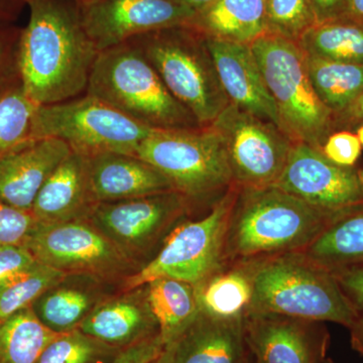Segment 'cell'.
<instances>
[{
    "label": "cell",
    "instance_id": "1",
    "mask_svg": "<svg viewBox=\"0 0 363 363\" xmlns=\"http://www.w3.org/2000/svg\"><path fill=\"white\" fill-rule=\"evenodd\" d=\"M18 69L28 96L39 105L84 94L98 50L86 33L79 0H25Z\"/></svg>",
    "mask_w": 363,
    "mask_h": 363
},
{
    "label": "cell",
    "instance_id": "2",
    "mask_svg": "<svg viewBox=\"0 0 363 363\" xmlns=\"http://www.w3.org/2000/svg\"><path fill=\"white\" fill-rule=\"evenodd\" d=\"M238 188L227 226L224 266L302 252L350 211H324L276 186Z\"/></svg>",
    "mask_w": 363,
    "mask_h": 363
},
{
    "label": "cell",
    "instance_id": "3",
    "mask_svg": "<svg viewBox=\"0 0 363 363\" xmlns=\"http://www.w3.org/2000/svg\"><path fill=\"white\" fill-rule=\"evenodd\" d=\"M252 279L247 312L274 313L350 328L354 310L335 276L302 252L245 262Z\"/></svg>",
    "mask_w": 363,
    "mask_h": 363
},
{
    "label": "cell",
    "instance_id": "4",
    "mask_svg": "<svg viewBox=\"0 0 363 363\" xmlns=\"http://www.w3.org/2000/svg\"><path fill=\"white\" fill-rule=\"evenodd\" d=\"M85 93L152 130L200 128L133 40L98 52Z\"/></svg>",
    "mask_w": 363,
    "mask_h": 363
},
{
    "label": "cell",
    "instance_id": "5",
    "mask_svg": "<svg viewBox=\"0 0 363 363\" xmlns=\"http://www.w3.org/2000/svg\"><path fill=\"white\" fill-rule=\"evenodd\" d=\"M133 40L169 92L193 114L200 126L211 125L230 104L205 35L192 26L162 28Z\"/></svg>",
    "mask_w": 363,
    "mask_h": 363
},
{
    "label": "cell",
    "instance_id": "6",
    "mask_svg": "<svg viewBox=\"0 0 363 363\" xmlns=\"http://www.w3.org/2000/svg\"><path fill=\"white\" fill-rule=\"evenodd\" d=\"M250 48L278 108L281 130L293 142L321 150L333 112L313 87L302 48L297 40L269 32Z\"/></svg>",
    "mask_w": 363,
    "mask_h": 363
},
{
    "label": "cell",
    "instance_id": "7",
    "mask_svg": "<svg viewBox=\"0 0 363 363\" xmlns=\"http://www.w3.org/2000/svg\"><path fill=\"white\" fill-rule=\"evenodd\" d=\"M135 156L161 172L191 202L224 194L234 185L223 140L211 125L155 130Z\"/></svg>",
    "mask_w": 363,
    "mask_h": 363
},
{
    "label": "cell",
    "instance_id": "8",
    "mask_svg": "<svg viewBox=\"0 0 363 363\" xmlns=\"http://www.w3.org/2000/svg\"><path fill=\"white\" fill-rule=\"evenodd\" d=\"M238 186L217 199L211 211L172 230L161 250L145 266L125 277L123 291L135 290L157 279H173L197 286L224 266V245Z\"/></svg>",
    "mask_w": 363,
    "mask_h": 363
},
{
    "label": "cell",
    "instance_id": "9",
    "mask_svg": "<svg viewBox=\"0 0 363 363\" xmlns=\"http://www.w3.org/2000/svg\"><path fill=\"white\" fill-rule=\"evenodd\" d=\"M154 130L86 93L59 104L40 105L33 123V138L63 140L72 152L84 157L135 155Z\"/></svg>",
    "mask_w": 363,
    "mask_h": 363
},
{
    "label": "cell",
    "instance_id": "10",
    "mask_svg": "<svg viewBox=\"0 0 363 363\" xmlns=\"http://www.w3.org/2000/svg\"><path fill=\"white\" fill-rule=\"evenodd\" d=\"M211 126L223 140L234 185L274 186L295 142L271 121L231 104Z\"/></svg>",
    "mask_w": 363,
    "mask_h": 363
},
{
    "label": "cell",
    "instance_id": "11",
    "mask_svg": "<svg viewBox=\"0 0 363 363\" xmlns=\"http://www.w3.org/2000/svg\"><path fill=\"white\" fill-rule=\"evenodd\" d=\"M191 201L177 191L97 203L88 221L131 262L150 252L190 210Z\"/></svg>",
    "mask_w": 363,
    "mask_h": 363
},
{
    "label": "cell",
    "instance_id": "12",
    "mask_svg": "<svg viewBox=\"0 0 363 363\" xmlns=\"http://www.w3.org/2000/svg\"><path fill=\"white\" fill-rule=\"evenodd\" d=\"M23 247L38 262L65 274H88L106 279L135 267V262L88 220L38 222Z\"/></svg>",
    "mask_w": 363,
    "mask_h": 363
},
{
    "label": "cell",
    "instance_id": "13",
    "mask_svg": "<svg viewBox=\"0 0 363 363\" xmlns=\"http://www.w3.org/2000/svg\"><path fill=\"white\" fill-rule=\"evenodd\" d=\"M81 18L98 51L162 28L188 25L195 11L173 0H81Z\"/></svg>",
    "mask_w": 363,
    "mask_h": 363
},
{
    "label": "cell",
    "instance_id": "14",
    "mask_svg": "<svg viewBox=\"0 0 363 363\" xmlns=\"http://www.w3.org/2000/svg\"><path fill=\"white\" fill-rule=\"evenodd\" d=\"M274 186L324 211L343 212L363 205L357 172L334 164L321 150L305 143H294Z\"/></svg>",
    "mask_w": 363,
    "mask_h": 363
},
{
    "label": "cell",
    "instance_id": "15",
    "mask_svg": "<svg viewBox=\"0 0 363 363\" xmlns=\"http://www.w3.org/2000/svg\"><path fill=\"white\" fill-rule=\"evenodd\" d=\"M243 329L253 363H335L327 357L331 337L324 322L247 312Z\"/></svg>",
    "mask_w": 363,
    "mask_h": 363
},
{
    "label": "cell",
    "instance_id": "16",
    "mask_svg": "<svg viewBox=\"0 0 363 363\" xmlns=\"http://www.w3.org/2000/svg\"><path fill=\"white\" fill-rule=\"evenodd\" d=\"M224 92L231 104L281 130L277 105L250 45L205 37Z\"/></svg>",
    "mask_w": 363,
    "mask_h": 363
},
{
    "label": "cell",
    "instance_id": "17",
    "mask_svg": "<svg viewBox=\"0 0 363 363\" xmlns=\"http://www.w3.org/2000/svg\"><path fill=\"white\" fill-rule=\"evenodd\" d=\"M72 152L57 138H35L0 157V203L32 212L35 198Z\"/></svg>",
    "mask_w": 363,
    "mask_h": 363
},
{
    "label": "cell",
    "instance_id": "18",
    "mask_svg": "<svg viewBox=\"0 0 363 363\" xmlns=\"http://www.w3.org/2000/svg\"><path fill=\"white\" fill-rule=\"evenodd\" d=\"M86 161L91 193L96 203L175 191L161 172L135 155L105 152L86 157Z\"/></svg>",
    "mask_w": 363,
    "mask_h": 363
},
{
    "label": "cell",
    "instance_id": "19",
    "mask_svg": "<svg viewBox=\"0 0 363 363\" xmlns=\"http://www.w3.org/2000/svg\"><path fill=\"white\" fill-rule=\"evenodd\" d=\"M79 329L118 350L160 334L145 286L107 297L85 318Z\"/></svg>",
    "mask_w": 363,
    "mask_h": 363
},
{
    "label": "cell",
    "instance_id": "20",
    "mask_svg": "<svg viewBox=\"0 0 363 363\" xmlns=\"http://www.w3.org/2000/svg\"><path fill=\"white\" fill-rule=\"evenodd\" d=\"M96 204L90 190L86 157L71 152L40 189L32 213L42 223L88 220Z\"/></svg>",
    "mask_w": 363,
    "mask_h": 363
},
{
    "label": "cell",
    "instance_id": "21",
    "mask_svg": "<svg viewBox=\"0 0 363 363\" xmlns=\"http://www.w3.org/2000/svg\"><path fill=\"white\" fill-rule=\"evenodd\" d=\"M243 318L224 319L200 311L176 343L172 363H248Z\"/></svg>",
    "mask_w": 363,
    "mask_h": 363
},
{
    "label": "cell",
    "instance_id": "22",
    "mask_svg": "<svg viewBox=\"0 0 363 363\" xmlns=\"http://www.w3.org/2000/svg\"><path fill=\"white\" fill-rule=\"evenodd\" d=\"M105 279L88 274H69L32 305L35 316L57 333L78 329L85 318L107 298Z\"/></svg>",
    "mask_w": 363,
    "mask_h": 363
},
{
    "label": "cell",
    "instance_id": "23",
    "mask_svg": "<svg viewBox=\"0 0 363 363\" xmlns=\"http://www.w3.org/2000/svg\"><path fill=\"white\" fill-rule=\"evenodd\" d=\"M188 26L205 37L250 45L267 32L266 0H214Z\"/></svg>",
    "mask_w": 363,
    "mask_h": 363
},
{
    "label": "cell",
    "instance_id": "24",
    "mask_svg": "<svg viewBox=\"0 0 363 363\" xmlns=\"http://www.w3.org/2000/svg\"><path fill=\"white\" fill-rule=\"evenodd\" d=\"M302 252L331 272L363 269V205L331 222Z\"/></svg>",
    "mask_w": 363,
    "mask_h": 363
},
{
    "label": "cell",
    "instance_id": "25",
    "mask_svg": "<svg viewBox=\"0 0 363 363\" xmlns=\"http://www.w3.org/2000/svg\"><path fill=\"white\" fill-rule=\"evenodd\" d=\"M145 286L164 347L176 345L200 313L195 286L166 278L154 279Z\"/></svg>",
    "mask_w": 363,
    "mask_h": 363
},
{
    "label": "cell",
    "instance_id": "26",
    "mask_svg": "<svg viewBox=\"0 0 363 363\" xmlns=\"http://www.w3.org/2000/svg\"><path fill=\"white\" fill-rule=\"evenodd\" d=\"M195 286L200 311L210 316L243 318L252 300V279L247 264H225Z\"/></svg>",
    "mask_w": 363,
    "mask_h": 363
},
{
    "label": "cell",
    "instance_id": "27",
    "mask_svg": "<svg viewBox=\"0 0 363 363\" xmlns=\"http://www.w3.org/2000/svg\"><path fill=\"white\" fill-rule=\"evenodd\" d=\"M308 72L318 96L332 112L347 111L363 94V64L307 56Z\"/></svg>",
    "mask_w": 363,
    "mask_h": 363
},
{
    "label": "cell",
    "instance_id": "28",
    "mask_svg": "<svg viewBox=\"0 0 363 363\" xmlns=\"http://www.w3.org/2000/svg\"><path fill=\"white\" fill-rule=\"evenodd\" d=\"M298 43L307 56L363 64V25L347 18L317 23Z\"/></svg>",
    "mask_w": 363,
    "mask_h": 363
},
{
    "label": "cell",
    "instance_id": "29",
    "mask_svg": "<svg viewBox=\"0 0 363 363\" xmlns=\"http://www.w3.org/2000/svg\"><path fill=\"white\" fill-rule=\"evenodd\" d=\"M59 334L26 308L0 321V363H35Z\"/></svg>",
    "mask_w": 363,
    "mask_h": 363
},
{
    "label": "cell",
    "instance_id": "30",
    "mask_svg": "<svg viewBox=\"0 0 363 363\" xmlns=\"http://www.w3.org/2000/svg\"><path fill=\"white\" fill-rule=\"evenodd\" d=\"M39 106L28 96L21 78L0 92V157L35 140L33 123Z\"/></svg>",
    "mask_w": 363,
    "mask_h": 363
},
{
    "label": "cell",
    "instance_id": "31",
    "mask_svg": "<svg viewBox=\"0 0 363 363\" xmlns=\"http://www.w3.org/2000/svg\"><path fill=\"white\" fill-rule=\"evenodd\" d=\"M65 272L38 262L0 284V321L32 307L45 291L60 283Z\"/></svg>",
    "mask_w": 363,
    "mask_h": 363
},
{
    "label": "cell",
    "instance_id": "32",
    "mask_svg": "<svg viewBox=\"0 0 363 363\" xmlns=\"http://www.w3.org/2000/svg\"><path fill=\"white\" fill-rule=\"evenodd\" d=\"M121 350L78 328L60 333L35 363H111Z\"/></svg>",
    "mask_w": 363,
    "mask_h": 363
},
{
    "label": "cell",
    "instance_id": "33",
    "mask_svg": "<svg viewBox=\"0 0 363 363\" xmlns=\"http://www.w3.org/2000/svg\"><path fill=\"white\" fill-rule=\"evenodd\" d=\"M317 25L310 0H266L267 32L297 40Z\"/></svg>",
    "mask_w": 363,
    "mask_h": 363
},
{
    "label": "cell",
    "instance_id": "34",
    "mask_svg": "<svg viewBox=\"0 0 363 363\" xmlns=\"http://www.w3.org/2000/svg\"><path fill=\"white\" fill-rule=\"evenodd\" d=\"M332 274L354 310V319L348 328L350 344L352 350L363 357V269H346Z\"/></svg>",
    "mask_w": 363,
    "mask_h": 363
},
{
    "label": "cell",
    "instance_id": "35",
    "mask_svg": "<svg viewBox=\"0 0 363 363\" xmlns=\"http://www.w3.org/2000/svg\"><path fill=\"white\" fill-rule=\"evenodd\" d=\"M38 222L32 212L23 211L0 203V247H23Z\"/></svg>",
    "mask_w": 363,
    "mask_h": 363
},
{
    "label": "cell",
    "instance_id": "36",
    "mask_svg": "<svg viewBox=\"0 0 363 363\" xmlns=\"http://www.w3.org/2000/svg\"><path fill=\"white\" fill-rule=\"evenodd\" d=\"M21 28L16 25L0 26V92L20 77L18 44Z\"/></svg>",
    "mask_w": 363,
    "mask_h": 363
},
{
    "label": "cell",
    "instance_id": "37",
    "mask_svg": "<svg viewBox=\"0 0 363 363\" xmlns=\"http://www.w3.org/2000/svg\"><path fill=\"white\" fill-rule=\"evenodd\" d=\"M362 147L357 135L350 131H340L326 138L321 152L334 164L350 168L362 154Z\"/></svg>",
    "mask_w": 363,
    "mask_h": 363
},
{
    "label": "cell",
    "instance_id": "38",
    "mask_svg": "<svg viewBox=\"0 0 363 363\" xmlns=\"http://www.w3.org/2000/svg\"><path fill=\"white\" fill-rule=\"evenodd\" d=\"M166 350L161 335L145 339L119 351L111 363H152Z\"/></svg>",
    "mask_w": 363,
    "mask_h": 363
},
{
    "label": "cell",
    "instance_id": "39",
    "mask_svg": "<svg viewBox=\"0 0 363 363\" xmlns=\"http://www.w3.org/2000/svg\"><path fill=\"white\" fill-rule=\"evenodd\" d=\"M37 262L25 247L2 245L0 247V284Z\"/></svg>",
    "mask_w": 363,
    "mask_h": 363
},
{
    "label": "cell",
    "instance_id": "40",
    "mask_svg": "<svg viewBox=\"0 0 363 363\" xmlns=\"http://www.w3.org/2000/svg\"><path fill=\"white\" fill-rule=\"evenodd\" d=\"M317 23L344 18L346 0H310Z\"/></svg>",
    "mask_w": 363,
    "mask_h": 363
},
{
    "label": "cell",
    "instance_id": "41",
    "mask_svg": "<svg viewBox=\"0 0 363 363\" xmlns=\"http://www.w3.org/2000/svg\"><path fill=\"white\" fill-rule=\"evenodd\" d=\"M25 6V0H0V26L14 25Z\"/></svg>",
    "mask_w": 363,
    "mask_h": 363
},
{
    "label": "cell",
    "instance_id": "42",
    "mask_svg": "<svg viewBox=\"0 0 363 363\" xmlns=\"http://www.w3.org/2000/svg\"><path fill=\"white\" fill-rule=\"evenodd\" d=\"M344 18L357 21L363 25V0H346Z\"/></svg>",
    "mask_w": 363,
    "mask_h": 363
},
{
    "label": "cell",
    "instance_id": "43",
    "mask_svg": "<svg viewBox=\"0 0 363 363\" xmlns=\"http://www.w3.org/2000/svg\"><path fill=\"white\" fill-rule=\"evenodd\" d=\"M173 1L197 13V11H201V9L211 4L214 0H173Z\"/></svg>",
    "mask_w": 363,
    "mask_h": 363
},
{
    "label": "cell",
    "instance_id": "44",
    "mask_svg": "<svg viewBox=\"0 0 363 363\" xmlns=\"http://www.w3.org/2000/svg\"><path fill=\"white\" fill-rule=\"evenodd\" d=\"M354 118L363 121V94L346 111Z\"/></svg>",
    "mask_w": 363,
    "mask_h": 363
},
{
    "label": "cell",
    "instance_id": "45",
    "mask_svg": "<svg viewBox=\"0 0 363 363\" xmlns=\"http://www.w3.org/2000/svg\"><path fill=\"white\" fill-rule=\"evenodd\" d=\"M174 350H175V345L171 347L166 348L164 352L157 358L155 362L152 363H172L173 362Z\"/></svg>",
    "mask_w": 363,
    "mask_h": 363
},
{
    "label": "cell",
    "instance_id": "46",
    "mask_svg": "<svg viewBox=\"0 0 363 363\" xmlns=\"http://www.w3.org/2000/svg\"><path fill=\"white\" fill-rule=\"evenodd\" d=\"M357 138L363 147V125L360 126L359 130H357Z\"/></svg>",
    "mask_w": 363,
    "mask_h": 363
},
{
    "label": "cell",
    "instance_id": "47",
    "mask_svg": "<svg viewBox=\"0 0 363 363\" xmlns=\"http://www.w3.org/2000/svg\"><path fill=\"white\" fill-rule=\"evenodd\" d=\"M358 179H359L360 184H362V187L363 189V169H360V171H357Z\"/></svg>",
    "mask_w": 363,
    "mask_h": 363
},
{
    "label": "cell",
    "instance_id": "48",
    "mask_svg": "<svg viewBox=\"0 0 363 363\" xmlns=\"http://www.w3.org/2000/svg\"><path fill=\"white\" fill-rule=\"evenodd\" d=\"M248 363H253V362H252V357H250V362H248Z\"/></svg>",
    "mask_w": 363,
    "mask_h": 363
},
{
    "label": "cell",
    "instance_id": "49",
    "mask_svg": "<svg viewBox=\"0 0 363 363\" xmlns=\"http://www.w3.org/2000/svg\"><path fill=\"white\" fill-rule=\"evenodd\" d=\"M79 1H81V0H79Z\"/></svg>",
    "mask_w": 363,
    "mask_h": 363
}]
</instances>
